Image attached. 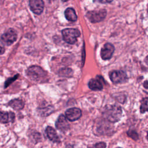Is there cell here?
<instances>
[{
    "mask_svg": "<svg viewBox=\"0 0 148 148\" xmlns=\"http://www.w3.org/2000/svg\"><path fill=\"white\" fill-rule=\"evenodd\" d=\"M26 73L29 79L36 82L42 83L45 82L47 79V72L39 66H29L27 69Z\"/></svg>",
    "mask_w": 148,
    "mask_h": 148,
    "instance_id": "1",
    "label": "cell"
},
{
    "mask_svg": "<svg viewBox=\"0 0 148 148\" xmlns=\"http://www.w3.org/2000/svg\"><path fill=\"white\" fill-rule=\"evenodd\" d=\"M121 115V108L119 106L114 105L107 106L103 112V117L111 123H116L120 120Z\"/></svg>",
    "mask_w": 148,
    "mask_h": 148,
    "instance_id": "2",
    "label": "cell"
},
{
    "mask_svg": "<svg viewBox=\"0 0 148 148\" xmlns=\"http://www.w3.org/2000/svg\"><path fill=\"white\" fill-rule=\"evenodd\" d=\"M63 39L68 44H74L77 41V38L80 36V32L77 29L66 28L62 31Z\"/></svg>",
    "mask_w": 148,
    "mask_h": 148,
    "instance_id": "3",
    "label": "cell"
},
{
    "mask_svg": "<svg viewBox=\"0 0 148 148\" xmlns=\"http://www.w3.org/2000/svg\"><path fill=\"white\" fill-rule=\"evenodd\" d=\"M87 17L89 21L92 23H98L103 20L106 16L105 9H100L99 10H92L87 13Z\"/></svg>",
    "mask_w": 148,
    "mask_h": 148,
    "instance_id": "4",
    "label": "cell"
},
{
    "mask_svg": "<svg viewBox=\"0 0 148 148\" xmlns=\"http://www.w3.org/2000/svg\"><path fill=\"white\" fill-rule=\"evenodd\" d=\"M17 34L13 28H9L1 36L2 42L5 45L9 46L13 44L17 39Z\"/></svg>",
    "mask_w": 148,
    "mask_h": 148,
    "instance_id": "5",
    "label": "cell"
},
{
    "mask_svg": "<svg viewBox=\"0 0 148 148\" xmlns=\"http://www.w3.org/2000/svg\"><path fill=\"white\" fill-rule=\"evenodd\" d=\"M109 77L114 83H124L127 79L126 73L121 70L112 71L109 74Z\"/></svg>",
    "mask_w": 148,
    "mask_h": 148,
    "instance_id": "6",
    "label": "cell"
},
{
    "mask_svg": "<svg viewBox=\"0 0 148 148\" xmlns=\"http://www.w3.org/2000/svg\"><path fill=\"white\" fill-rule=\"evenodd\" d=\"M114 51V46L110 43H106L104 45L101 50V58L104 60H108L110 59Z\"/></svg>",
    "mask_w": 148,
    "mask_h": 148,
    "instance_id": "7",
    "label": "cell"
},
{
    "mask_svg": "<svg viewBox=\"0 0 148 148\" xmlns=\"http://www.w3.org/2000/svg\"><path fill=\"white\" fill-rule=\"evenodd\" d=\"M29 6L31 11L36 14H40L44 8V2L42 0H31Z\"/></svg>",
    "mask_w": 148,
    "mask_h": 148,
    "instance_id": "8",
    "label": "cell"
},
{
    "mask_svg": "<svg viewBox=\"0 0 148 148\" xmlns=\"http://www.w3.org/2000/svg\"><path fill=\"white\" fill-rule=\"evenodd\" d=\"M82 111L80 109L72 108L68 109L65 112V117L71 121H74L80 118L82 116Z\"/></svg>",
    "mask_w": 148,
    "mask_h": 148,
    "instance_id": "9",
    "label": "cell"
},
{
    "mask_svg": "<svg viewBox=\"0 0 148 148\" xmlns=\"http://www.w3.org/2000/svg\"><path fill=\"white\" fill-rule=\"evenodd\" d=\"M56 127L62 132H65L69 128V124L65 116L60 115L56 122Z\"/></svg>",
    "mask_w": 148,
    "mask_h": 148,
    "instance_id": "10",
    "label": "cell"
},
{
    "mask_svg": "<svg viewBox=\"0 0 148 148\" xmlns=\"http://www.w3.org/2000/svg\"><path fill=\"white\" fill-rule=\"evenodd\" d=\"M15 119V114L13 112L0 111V122L2 123H8L13 122Z\"/></svg>",
    "mask_w": 148,
    "mask_h": 148,
    "instance_id": "11",
    "label": "cell"
},
{
    "mask_svg": "<svg viewBox=\"0 0 148 148\" xmlns=\"http://www.w3.org/2000/svg\"><path fill=\"white\" fill-rule=\"evenodd\" d=\"M46 133L48 138L54 143H60V139L57 135L56 130L51 127L48 126L46 128Z\"/></svg>",
    "mask_w": 148,
    "mask_h": 148,
    "instance_id": "12",
    "label": "cell"
},
{
    "mask_svg": "<svg viewBox=\"0 0 148 148\" xmlns=\"http://www.w3.org/2000/svg\"><path fill=\"white\" fill-rule=\"evenodd\" d=\"M89 88L94 91L101 90L103 88L102 83L99 79H91L88 82Z\"/></svg>",
    "mask_w": 148,
    "mask_h": 148,
    "instance_id": "13",
    "label": "cell"
},
{
    "mask_svg": "<svg viewBox=\"0 0 148 148\" xmlns=\"http://www.w3.org/2000/svg\"><path fill=\"white\" fill-rule=\"evenodd\" d=\"M66 18L70 21H76L77 19V16L75 10L72 8H68L64 12Z\"/></svg>",
    "mask_w": 148,
    "mask_h": 148,
    "instance_id": "14",
    "label": "cell"
},
{
    "mask_svg": "<svg viewBox=\"0 0 148 148\" xmlns=\"http://www.w3.org/2000/svg\"><path fill=\"white\" fill-rule=\"evenodd\" d=\"M8 105L10 107H12L13 109L16 110H19L22 109L24 106V103L23 101L19 99H14L11 100L9 102Z\"/></svg>",
    "mask_w": 148,
    "mask_h": 148,
    "instance_id": "15",
    "label": "cell"
},
{
    "mask_svg": "<svg viewBox=\"0 0 148 148\" xmlns=\"http://www.w3.org/2000/svg\"><path fill=\"white\" fill-rule=\"evenodd\" d=\"M73 71L70 68H63L59 71V75L61 76L70 77L72 75Z\"/></svg>",
    "mask_w": 148,
    "mask_h": 148,
    "instance_id": "16",
    "label": "cell"
},
{
    "mask_svg": "<svg viewBox=\"0 0 148 148\" xmlns=\"http://www.w3.org/2000/svg\"><path fill=\"white\" fill-rule=\"evenodd\" d=\"M140 110L142 113H144L147 111V98H145L142 102Z\"/></svg>",
    "mask_w": 148,
    "mask_h": 148,
    "instance_id": "17",
    "label": "cell"
},
{
    "mask_svg": "<svg viewBox=\"0 0 148 148\" xmlns=\"http://www.w3.org/2000/svg\"><path fill=\"white\" fill-rule=\"evenodd\" d=\"M127 135L129 137L131 138L132 139L135 140H137L139 138V135L138 133L134 130H130L128 131L127 132Z\"/></svg>",
    "mask_w": 148,
    "mask_h": 148,
    "instance_id": "18",
    "label": "cell"
},
{
    "mask_svg": "<svg viewBox=\"0 0 148 148\" xmlns=\"http://www.w3.org/2000/svg\"><path fill=\"white\" fill-rule=\"evenodd\" d=\"M18 75H16L12 77H10L9 78L5 83V87L6 88L7 87H8L12 83H13L15 80H16L17 79V77H18Z\"/></svg>",
    "mask_w": 148,
    "mask_h": 148,
    "instance_id": "19",
    "label": "cell"
},
{
    "mask_svg": "<svg viewBox=\"0 0 148 148\" xmlns=\"http://www.w3.org/2000/svg\"><path fill=\"white\" fill-rule=\"evenodd\" d=\"M94 147H95V148H106V145L105 142H99L98 143H96Z\"/></svg>",
    "mask_w": 148,
    "mask_h": 148,
    "instance_id": "20",
    "label": "cell"
},
{
    "mask_svg": "<svg viewBox=\"0 0 148 148\" xmlns=\"http://www.w3.org/2000/svg\"><path fill=\"white\" fill-rule=\"evenodd\" d=\"M5 52V48L0 46V55L3 54Z\"/></svg>",
    "mask_w": 148,
    "mask_h": 148,
    "instance_id": "21",
    "label": "cell"
},
{
    "mask_svg": "<svg viewBox=\"0 0 148 148\" xmlns=\"http://www.w3.org/2000/svg\"><path fill=\"white\" fill-rule=\"evenodd\" d=\"M98 2H101V3H110V2H111L112 1H98Z\"/></svg>",
    "mask_w": 148,
    "mask_h": 148,
    "instance_id": "22",
    "label": "cell"
},
{
    "mask_svg": "<svg viewBox=\"0 0 148 148\" xmlns=\"http://www.w3.org/2000/svg\"><path fill=\"white\" fill-rule=\"evenodd\" d=\"M145 83V88H147V81H146Z\"/></svg>",
    "mask_w": 148,
    "mask_h": 148,
    "instance_id": "23",
    "label": "cell"
},
{
    "mask_svg": "<svg viewBox=\"0 0 148 148\" xmlns=\"http://www.w3.org/2000/svg\"><path fill=\"white\" fill-rule=\"evenodd\" d=\"M117 148H121V147H117Z\"/></svg>",
    "mask_w": 148,
    "mask_h": 148,
    "instance_id": "24",
    "label": "cell"
}]
</instances>
